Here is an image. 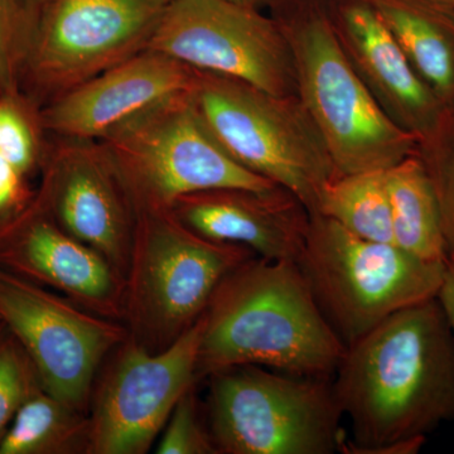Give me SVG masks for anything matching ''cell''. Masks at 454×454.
Returning a JSON list of instances; mask_svg holds the SVG:
<instances>
[{"mask_svg":"<svg viewBox=\"0 0 454 454\" xmlns=\"http://www.w3.org/2000/svg\"><path fill=\"white\" fill-rule=\"evenodd\" d=\"M148 49L276 95H297L288 40L270 14L230 0H172Z\"/></svg>","mask_w":454,"mask_h":454,"instance_id":"obj_12","label":"cell"},{"mask_svg":"<svg viewBox=\"0 0 454 454\" xmlns=\"http://www.w3.org/2000/svg\"><path fill=\"white\" fill-rule=\"evenodd\" d=\"M158 454H217L202 415L196 385L179 399L160 439Z\"/></svg>","mask_w":454,"mask_h":454,"instance_id":"obj_26","label":"cell"},{"mask_svg":"<svg viewBox=\"0 0 454 454\" xmlns=\"http://www.w3.org/2000/svg\"><path fill=\"white\" fill-rule=\"evenodd\" d=\"M294 61L297 97L340 176L387 170L418 153L419 140L385 114L343 52L328 0H274Z\"/></svg>","mask_w":454,"mask_h":454,"instance_id":"obj_3","label":"cell"},{"mask_svg":"<svg viewBox=\"0 0 454 454\" xmlns=\"http://www.w3.org/2000/svg\"><path fill=\"white\" fill-rule=\"evenodd\" d=\"M27 178L0 154V225L20 214L35 197V191L29 188Z\"/></svg>","mask_w":454,"mask_h":454,"instance_id":"obj_27","label":"cell"},{"mask_svg":"<svg viewBox=\"0 0 454 454\" xmlns=\"http://www.w3.org/2000/svg\"><path fill=\"white\" fill-rule=\"evenodd\" d=\"M202 319L168 348L149 352L128 337L101 366L90 402L89 454H145L179 399L199 384Z\"/></svg>","mask_w":454,"mask_h":454,"instance_id":"obj_11","label":"cell"},{"mask_svg":"<svg viewBox=\"0 0 454 454\" xmlns=\"http://www.w3.org/2000/svg\"><path fill=\"white\" fill-rule=\"evenodd\" d=\"M191 100L208 133L245 169L291 191L310 215L339 177L318 128L297 95H276L197 71Z\"/></svg>","mask_w":454,"mask_h":454,"instance_id":"obj_4","label":"cell"},{"mask_svg":"<svg viewBox=\"0 0 454 454\" xmlns=\"http://www.w3.org/2000/svg\"><path fill=\"white\" fill-rule=\"evenodd\" d=\"M0 268L122 322L124 278L59 225L38 190L26 208L0 225Z\"/></svg>","mask_w":454,"mask_h":454,"instance_id":"obj_14","label":"cell"},{"mask_svg":"<svg viewBox=\"0 0 454 454\" xmlns=\"http://www.w3.org/2000/svg\"><path fill=\"white\" fill-rule=\"evenodd\" d=\"M201 319L197 382L244 365L331 379L346 348L288 260L247 259L221 280Z\"/></svg>","mask_w":454,"mask_h":454,"instance_id":"obj_2","label":"cell"},{"mask_svg":"<svg viewBox=\"0 0 454 454\" xmlns=\"http://www.w3.org/2000/svg\"><path fill=\"white\" fill-rule=\"evenodd\" d=\"M316 214L330 217L366 240L395 244L385 170L334 178L325 187Z\"/></svg>","mask_w":454,"mask_h":454,"instance_id":"obj_21","label":"cell"},{"mask_svg":"<svg viewBox=\"0 0 454 454\" xmlns=\"http://www.w3.org/2000/svg\"><path fill=\"white\" fill-rule=\"evenodd\" d=\"M333 385L352 429L340 453L372 454L454 422V333L438 297L348 345Z\"/></svg>","mask_w":454,"mask_h":454,"instance_id":"obj_1","label":"cell"},{"mask_svg":"<svg viewBox=\"0 0 454 454\" xmlns=\"http://www.w3.org/2000/svg\"><path fill=\"white\" fill-rule=\"evenodd\" d=\"M439 100L454 107V20L419 0H366Z\"/></svg>","mask_w":454,"mask_h":454,"instance_id":"obj_18","label":"cell"},{"mask_svg":"<svg viewBox=\"0 0 454 454\" xmlns=\"http://www.w3.org/2000/svg\"><path fill=\"white\" fill-rule=\"evenodd\" d=\"M168 0H52L22 90L43 107L148 49Z\"/></svg>","mask_w":454,"mask_h":454,"instance_id":"obj_9","label":"cell"},{"mask_svg":"<svg viewBox=\"0 0 454 454\" xmlns=\"http://www.w3.org/2000/svg\"><path fill=\"white\" fill-rule=\"evenodd\" d=\"M297 264L345 348L394 313L438 297L446 268L395 244L366 240L319 214L310 215Z\"/></svg>","mask_w":454,"mask_h":454,"instance_id":"obj_6","label":"cell"},{"mask_svg":"<svg viewBox=\"0 0 454 454\" xmlns=\"http://www.w3.org/2000/svg\"><path fill=\"white\" fill-rule=\"evenodd\" d=\"M197 70L146 49L42 107L49 136L101 140L140 113L193 88Z\"/></svg>","mask_w":454,"mask_h":454,"instance_id":"obj_15","label":"cell"},{"mask_svg":"<svg viewBox=\"0 0 454 454\" xmlns=\"http://www.w3.org/2000/svg\"><path fill=\"white\" fill-rule=\"evenodd\" d=\"M419 2L454 20V0H419Z\"/></svg>","mask_w":454,"mask_h":454,"instance_id":"obj_29","label":"cell"},{"mask_svg":"<svg viewBox=\"0 0 454 454\" xmlns=\"http://www.w3.org/2000/svg\"><path fill=\"white\" fill-rule=\"evenodd\" d=\"M52 0H0V95L22 92L27 62Z\"/></svg>","mask_w":454,"mask_h":454,"instance_id":"obj_22","label":"cell"},{"mask_svg":"<svg viewBox=\"0 0 454 454\" xmlns=\"http://www.w3.org/2000/svg\"><path fill=\"white\" fill-rule=\"evenodd\" d=\"M168 2H172V0H168Z\"/></svg>","mask_w":454,"mask_h":454,"instance_id":"obj_31","label":"cell"},{"mask_svg":"<svg viewBox=\"0 0 454 454\" xmlns=\"http://www.w3.org/2000/svg\"><path fill=\"white\" fill-rule=\"evenodd\" d=\"M0 319L31 357L43 389L85 414L104 361L129 337L122 322L2 268Z\"/></svg>","mask_w":454,"mask_h":454,"instance_id":"obj_10","label":"cell"},{"mask_svg":"<svg viewBox=\"0 0 454 454\" xmlns=\"http://www.w3.org/2000/svg\"><path fill=\"white\" fill-rule=\"evenodd\" d=\"M38 188L59 225L127 276L138 212L100 140L50 136Z\"/></svg>","mask_w":454,"mask_h":454,"instance_id":"obj_13","label":"cell"},{"mask_svg":"<svg viewBox=\"0 0 454 454\" xmlns=\"http://www.w3.org/2000/svg\"><path fill=\"white\" fill-rule=\"evenodd\" d=\"M42 387L31 357L0 319V442L23 403Z\"/></svg>","mask_w":454,"mask_h":454,"instance_id":"obj_25","label":"cell"},{"mask_svg":"<svg viewBox=\"0 0 454 454\" xmlns=\"http://www.w3.org/2000/svg\"><path fill=\"white\" fill-rule=\"evenodd\" d=\"M394 243L427 262H446L448 249L434 191L419 155L385 170Z\"/></svg>","mask_w":454,"mask_h":454,"instance_id":"obj_19","label":"cell"},{"mask_svg":"<svg viewBox=\"0 0 454 454\" xmlns=\"http://www.w3.org/2000/svg\"><path fill=\"white\" fill-rule=\"evenodd\" d=\"M206 380L205 418L217 454H333L348 438L333 378L244 365Z\"/></svg>","mask_w":454,"mask_h":454,"instance_id":"obj_7","label":"cell"},{"mask_svg":"<svg viewBox=\"0 0 454 454\" xmlns=\"http://www.w3.org/2000/svg\"><path fill=\"white\" fill-rule=\"evenodd\" d=\"M49 133L42 121V107L23 92L0 95V154L27 177L42 168Z\"/></svg>","mask_w":454,"mask_h":454,"instance_id":"obj_23","label":"cell"},{"mask_svg":"<svg viewBox=\"0 0 454 454\" xmlns=\"http://www.w3.org/2000/svg\"><path fill=\"white\" fill-rule=\"evenodd\" d=\"M172 214L197 234L249 247L260 258L298 262L310 214L291 191L225 187L179 197Z\"/></svg>","mask_w":454,"mask_h":454,"instance_id":"obj_17","label":"cell"},{"mask_svg":"<svg viewBox=\"0 0 454 454\" xmlns=\"http://www.w3.org/2000/svg\"><path fill=\"white\" fill-rule=\"evenodd\" d=\"M343 52L385 114L402 129L428 136L448 107L415 73L380 16L366 0H328Z\"/></svg>","mask_w":454,"mask_h":454,"instance_id":"obj_16","label":"cell"},{"mask_svg":"<svg viewBox=\"0 0 454 454\" xmlns=\"http://www.w3.org/2000/svg\"><path fill=\"white\" fill-rule=\"evenodd\" d=\"M438 300L443 307L448 321L454 333V253L448 254L444 268L443 282L438 293Z\"/></svg>","mask_w":454,"mask_h":454,"instance_id":"obj_28","label":"cell"},{"mask_svg":"<svg viewBox=\"0 0 454 454\" xmlns=\"http://www.w3.org/2000/svg\"><path fill=\"white\" fill-rule=\"evenodd\" d=\"M418 155L437 199L448 254L454 253V107L419 140Z\"/></svg>","mask_w":454,"mask_h":454,"instance_id":"obj_24","label":"cell"},{"mask_svg":"<svg viewBox=\"0 0 454 454\" xmlns=\"http://www.w3.org/2000/svg\"><path fill=\"white\" fill-rule=\"evenodd\" d=\"M230 2L238 3V4L247 5L256 9H268L273 4L274 0H230Z\"/></svg>","mask_w":454,"mask_h":454,"instance_id":"obj_30","label":"cell"},{"mask_svg":"<svg viewBox=\"0 0 454 454\" xmlns=\"http://www.w3.org/2000/svg\"><path fill=\"white\" fill-rule=\"evenodd\" d=\"M89 453V414L43 387L23 403L0 442V454Z\"/></svg>","mask_w":454,"mask_h":454,"instance_id":"obj_20","label":"cell"},{"mask_svg":"<svg viewBox=\"0 0 454 454\" xmlns=\"http://www.w3.org/2000/svg\"><path fill=\"white\" fill-rule=\"evenodd\" d=\"M255 255L197 234L170 210L138 212L125 276L129 339L149 352L168 348L201 318L221 280Z\"/></svg>","mask_w":454,"mask_h":454,"instance_id":"obj_5","label":"cell"},{"mask_svg":"<svg viewBox=\"0 0 454 454\" xmlns=\"http://www.w3.org/2000/svg\"><path fill=\"white\" fill-rule=\"evenodd\" d=\"M190 91L166 98L100 140L137 212L170 210L179 197L200 191L277 186L223 151L200 121Z\"/></svg>","mask_w":454,"mask_h":454,"instance_id":"obj_8","label":"cell"}]
</instances>
